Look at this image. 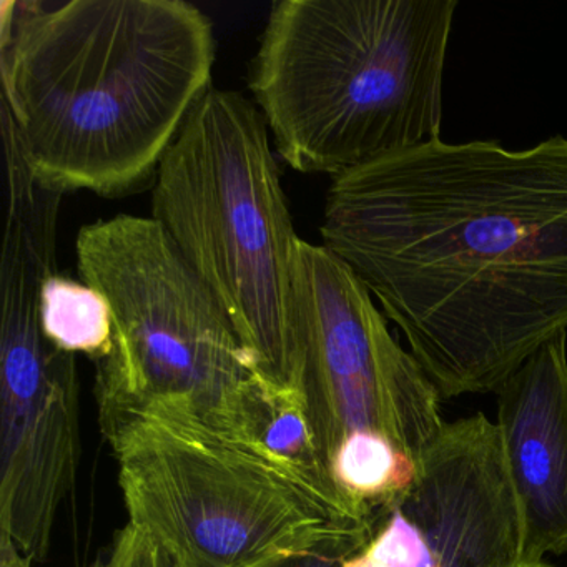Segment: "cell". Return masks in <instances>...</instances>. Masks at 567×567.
I'll use <instances>...</instances> for the list:
<instances>
[{
    "mask_svg": "<svg viewBox=\"0 0 567 567\" xmlns=\"http://www.w3.org/2000/svg\"><path fill=\"white\" fill-rule=\"evenodd\" d=\"M323 247L444 398L496 393L567 331V137L434 141L333 177Z\"/></svg>",
    "mask_w": 567,
    "mask_h": 567,
    "instance_id": "obj_1",
    "label": "cell"
},
{
    "mask_svg": "<svg viewBox=\"0 0 567 567\" xmlns=\"http://www.w3.org/2000/svg\"><path fill=\"white\" fill-rule=\"evenodd\" d=\"M2 117L54 190L122 197L157 174L212 89L215 38L184 0H4Z\"/></svg>",
    "mask_w": 567,
    "mask_h": 567,
    "instance_id": "obj_2",
    "label": "cell"
},
{
    "mask_svg": "<svg viewBox=\"0 0 567 567\" xmlns=\"http://www.w3.org/2000/svg\"><path fill=\"white\" fill-rule=\"evenodd\" d=\"M456 0H280L250 91L285 164L331 177L440 141Z\"/></svg>",
    "mask_w": 567,
    "mask_h": 567,
    "instance_id": "obj_3",
    "label": "cell"
},
{
    "mask_svg": "<svg viewBox=\"0 0 567 567\" xmlns=\"http://www.w3.org/2000/svg\"><path fill=\"white\" fill-rule=\"evenodd\" d=\"M152 217L224 308L255 374L300 391L301 238L260 109L212 87L158 165Z\"/></svg>",
    "mask_w": 567,
    "mask_h": 567,
    "instance_id": "obj_4",
    "label": "cell"
},
{
    "mask_svg": "<svg viewBox=\"0 0 567 567\" xmlns=\"http://www.w3.org/2000/svg\"><path fill=\"white\" fill-rule=\"evenodd\" d=\"M128 524L181 567H275L351 556L381 519L324 499L254 444L202 423L137 411L104 421Z\"/></svg>",
    "mask_w": 567,
    "mask_h": 567,
    "instance_id": "obj_5",
    "label": "cell"
},
{
    "mask_svg": "<svg viewBox=\"0 0 567 567\" xmlns=\"http://www.w3.org/2000/svg\"><path fill=\"white\" fill-rule=\"evenodd\" d=\"M79 275L107 301L112 348L97 363L101 423L157 411L244 437L257 374L224 308L154 217L84 225Z\"/></svg>",
    "mask_w": 567,
    "mask_h": 567,
    "instance_id": "obj_6",
    "label": "cell"
},
{
    "mask_svg": "<svg viewBox=\"0 0 567 567\" xmlns=\"http://www.w3.org/2000/svg\"><path fill=\"white\" fill-rule=\"evenodd\" d=\"M59 204L8 202L0 255V534L42 560L81 464L75 354L42 327V290L55 271Z\"/></svg>",
    "mask_w": 567,
    "mask_h": 567,
    "instance_id": "obj_7",
    "label": "cell"
},
{
    "mask_svg": "<svg viewBox=\"0 0 567 567\" xmlns=\"http://www.w3.org/2000/svg\"><path fill=\"white\" fill-rule=\"evenodd\" d=\"M297 308L300 393L328 471L364 434L417 460L443 430L441 394L391 334L368 288L323 245L300 241Z\"/></svg>",
    "mask_w": 567,
    "mask_h": 567,
    "instance_id": "obj_8",
    "label": "cell"
},
{
    "mask_svg": "<svg viewBox=\"0 0 567 567\" xmlns=\"http://www.w3.org/2000/svg\"><path fill=\"white\" fill-rule=\"evenodd\" d=\"M420 530L430 567H511L523 557L519 504L496 421L444 423L396 506Z\"/></svg>",
    "mask_w": 567,
    "mask_h": 567,
    "instance_id": "obj_9",
    "label": "cell"
},
{
    "mask_svg": "<svg viewBox=\"0 0 567 567\" xmlns=\"http://www.w3.org/2000/svg\"><path fill=\"white\" fill-rule=\"evenodd\" d=\"M567 334L496 391L497 427L523 524V557L567 553Z\"/></svg>",
    "mask_w": 567,
    "mask_h": 567,
    "instance_id": "obj_10",
    "label": "cell"
},
{
    "mask_svg": "<svg viewBox=\"0 0 567 567\" xmlns=\"http://www.w3.org/2000/svg\"><path fill=\"white\" fill-rule=\"evenodd\" d=\"M42 327L52 343L95 363L112 348V315L105 298L84 281L54 274L42 290Z\"/></svg>",
    "mask_w": 567,
    "mask_h": 567,
    "instance_id": "obj_11",
    "label": "cell"
},
{
    "mask_svg": "<svg viewBox=\"0 0 567 567\" xmlns=\"http://www.w3.org/2000/svg\"><path fill=\"white\" fill-rule=\"evenodd\" d=\"M341 567H430V554L420 530L398 507H391L370 543L347 557Z\"/></svg>",
    "mask_w": 567,
    "mask_h": 567,
    "instance_id": "obj_12",
    "label": "cell"
},
{
    "mask_svg": "<svg viewBox=\"0 0 567 567\" xmlns=\"http://www.w3.org/2000/svg\"><path fill=\"white\" fill-rule=\"evenodd\" d=\"M101 567H181L154 539L127 524Z\"/></svg>",
    "mask_w": 567,
    "mask_h": 567,
    "instance_id": "obj_13",
    "label": "cell"
},
{
    "mask_svg": "<svg viewBox=\"0 0 567 567\" xmlns=\"http://www.w3.org/2000/svg\"><path fill=\"white\" fill-rule=\"evenodd\" d=\"M347 557L350 556L334 553H318L310 554V556L295 557V559L278 564L275 567H341Z\"/></svg>",
    "mask_w": 567,
    "mask_h": 567,
    "instance_id": "obj_14",
    "label": "cell"
},
{
    "mask_svg": "<svg viewBox=\"0 0 567 567\" xmlns=\"http://www.w3.org/2000/svg\"><path fill=\"white\" fill-rule=\"evenodd\" d=\"M32 559L25 556L14 540L0 534V567H32Z\"/></svg>",
    "mask_w": 567,
    "mask_h": 567,
    "instance_id": "obj_15",
    "label": "cell"
},
{
    "mask_svg": "<svg viewBox=\"0 0 567 567\" xmlns=\"http://www.w3.org/2000/svg\"><path fill=\"white\" fill-rule=\"evenodd\" d=\"M511 567H556L550 566L549 563H546V560H527V559H520L517 560L516 564H513Z\"/></svg>",
    "mask_w": 567,
    "mask_h": 567,
    "instance_id": "obj_16",
    "label": "cell"
}]
</instances>
